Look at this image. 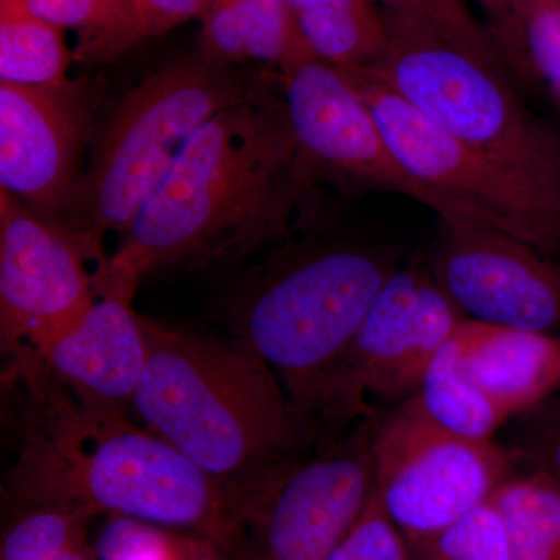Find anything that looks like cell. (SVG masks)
<instances>
[{"instance_id": "obj_1", "label": "cell", "mask_w": 560, "mask_h": 560, "mask_svg": "<svg viewBox=\"0 0 560 560\" xmlns=\"http://www.w3.org/2000/svg\"><path fill=\"white\" fill-rule=\"evenodd\" d=\"M316 183L280 92L217 113L187 140L124 242L94 272L98 294L135 298L167 268L231 267L296 230Z\"/></svg>"}, {"instance_id": "obj_2", "label": "cell", "mask_w": 560, "mask_h": 560, "mask_svg": "<svg viewBox=\"0 0 560 560\" xmlns=\"http://www.w3.org/2000/svg\"><path fill=\"white\" fill-rule=\"evenodd\" d=\"M18 382L28 397L7 475L11 511L58 506L131 518L213 541L243 560L241 508L160 434L86 407L44 368Z\"/></svg>"}, {"instance_id": "obj_3", "label": "cell", "mask_w": 560, "mask_h": 560, "mask_svg": "<svg viewBox=\"0 0 560 560\" xmlns=\"http://www.w3.org/2000/svg\"><path fill=\"white\" fill-rule=\"evenodd\" d=\"M149 359L135 408L147 429L183 453L248 518L324 441L259 353L143 318Z\"/></svg>"}, {"instance_id": "obj_4", "label": "cell", "mask_w": 560, "mask_h": 560, "mask_svg": "<svg viewBox=\"0 0 560 560\" xmlns=\"http://www.w3.org/2000/svg\"><path fill=\"white\" fill-rule=\"evenodd\" d=\"M228 298L235 340L270 364L291 399L319 420L346 350L386 280L397 249L320 226L305 213Z\"/></svg>"}, {"instance_id": "obj_5", "label": "cell", "mask_w": 560, "mask_h": 560, "mask_svg": "<svg viewBox=\"0 0 560 560\" xmlns=\"http://www.w3.org/2000/svg\"><path fill=\"white\" fill-rule=\"evenodd\" d=\"M275 81V72L250 73L205 55L150 73L92 140L90 164L61 226L102 265L103 235L130 230L191 135Z\"/></svg>"}, {"instance_id": "obj_6", "label": "cell", "mask_w": 560, "mask_h": 560, "mask_svg": "<svg viewBox=\"0 0 560 560\" xmlns=\"http://www.w3.org/2000/svg\"><path fill=\"white\" fill-rule=\"evenodd\" d=\"M382 11L388 40L364 69L560 213V128L522 102L503 69L425 22Z\"/></svg>"}, {"instance_id": "obj_7", "label": "cell", "mask_w": 560, "mask_h": 560, "mask_svg": "<svg viewBox=\"0 0 560 560\" xmlns=\"http://www.w3.org/2000/svg\"><path fill=\"white\" fill-rule=\"evenodd\" d=\"M340 69V68H338ZM436 219L504 232L560 260V213L482 160L366 69H341Z\"/></svg>"}, {"instance_id": "obj_8", "label": "cell", "mask_w": 560, "mask_h": 560, "mask_svg": "<svg viewBox=\"0 0 560 560\" xmlns=\"http://www.w3.org/2000/svg\"><path fill=\"white\" fill-rule=\"evenodd\" d=\"M374 460L375 492L407 540L430 536L481 506L515 471L499 442L444 429L416 394L378 422Z\"/></svg>"}, {"instance_id": "obj_9", "label": "cell", "mask_w": 560, "mask_h": 560, "mask_svg": "<svg viewBox=\"0 0 560 560\" xmlns=\"http://www.w3.org/2000/svg\"><path fill=\"white\" fill-rule=\"evenodd\" d=\"M467 316L431 275L420 253L378 291L342 357L320 418L324 440L353 420L374 418L368 396L407 399Z\"/></svg>"}, {"instance_id": "obj_10", "label": "cell", "mask_w": 560, "mask_h": 560, "mask_svg": "<svg viewBox=\"0 0 560 560\" xmlns=\"http://www.w3.org/2000/svg\"><path fill=\"white\" fill-rule=\"evenodd\" d=\"M86 250L0 187V341L9 383L39 370L40 355L91 311L97 290Z\"/></svg>"}, {"instance_id": "obj_11", "label": "cell", "mask_w": 560, "mask_h": 560, "mask_svg": "<svg viewBox=\"0 0 560 560\" xmlns=\"http://www.w3.org/2000/svg\"><path fill=\"white\" fill-rule=\"evenodd\" d=\"M378 422L361 420L287 475L245 523L243 560H327L360 517L375 486Z\"/></svg>"}, {"instance_id": "obj_12", "label": "cell", "mask_w": 560, "mask_h": 560, "mask_svg": "<svg viewBox=\"0 0 560 560\" xmlns=\"http://www.w3.org/2000/svg\"><path fill=\"white\" fill-rule=\"evenodd\" d=\"M467 318L560 337V260L504 232L436 219L423 250Z\"/></svg>"}, {"instance_id": "obj_13", "label": "cell", "mask_w": 560, "mask_h": 560, "mask_svg": "<svg viewBox=\"0 0 560 560\" xmlns=\"http://www.w3.org/2000/svg\"><path fill=\"white\" fill-rule=\"evenodd\" d=\"M278 80L291 130L316 184L418 201L371 109L341 69L308 55L278 73Z\"/></svg>"}, {"instance_id": "obj_14", "label": "cell", "mask_w": 560, "mask_h": 560, "mask_svg": "<svg viewBox=\"0 0 560 560\" xmlns=\"http://www.w3.org/2000/svg\"><path fill=\"white\" fill-rule=\"evenodd\" d=\"M91 116L79 84L0 80V184L40 219L61 224L83 178Z\"/></svg>"}, {"instance_id": "obj_15", "label": "cell", "mask_w": 560, "mask_h": 560, "mask_svg": "<svg viewBox=\"0 0 560 560\" xmlns=\"http://www.w3.org/2000/svg\"><path fill=\"white\" fill-rule=\"evenodd\" d=\"M147 359L149 342L131 298L98 294L79 326L44 350L39 364L81 404L125 416Z\"/></svg>"}, {"instance_id": "obj_16", "label": "cell", "mask_w": 560, "mask_h": 560, "mask_svg": "<svg viewBox=\"0 0 560 560\" xmlns=\"http://www.w3.org/2000/svg\"><path fill=\"white\" fill-rule=\"evenodd\" d=\"M466 363L512 419L560 389V337L467 318Z\"/></svg>"}, {"instance_id": "obj_17", "label": "cell", "mask_w": 560, "mask_h": 560, "mask_svg": "<svg viewBox=\"0 0 560 560\" xmlns=\"http://www.w3.org/2000/svg\"><path fill=\"white\" fill-rule=\"evenodd\" d=\"M201 21V55L223 65L253 61L282 73L313 55L289 0H210Z\"/></svg>"}, {"instance_id": "obj_18", "label": "cell", "mask_w": 560, "mask_h": 560, "mask_svg": "<svg viewBox=\"0 0 560 560\" xmlns=\"http://www.w3.org/2000/svg\"><path fill=\"white\" fill-rule=\"evenodd\" d=\"M301 38L319 60L340 69L371 68L388 40L372 0H289Z\"/></svg>"}, {"instance_id": "obj_19", "label": "cell", "mask_w": 560, "mask_h": 560, "mask_svg": "<svg viewBox=\"0 0 560 560\" xmlns=\"http://www.w3.org/2000/svg\"><path fill=\"white\" fill-rule=\"evenodd\" d=\"M466 320L438 350L416 396L444 429L474 440H492L510 418L471 377L466 363Z\"/></svg>"}, {"instance_id": "obj_20", "label": "cell", "mask_w": 560, "mask_h": 560, "mask_svg": "<svg viewBox=\"0 0 560 560\" xmlns=\"http://www.w3.org/2000/svg\"><path fill=\"white\" fill-rule=\"evenodd\" d=\"M70 54L61 28L28 0H0V80L31 86L68 84Z\"/></svg>"}, {"instance_id": "obj_21", "label": "cell", "mask_w": 560, "mask_h": 560, "mask_svg": "<svg viewBox=\"0 0 560 560\" xmlns=\"http://www.w3.org/2000/svg\"><path fill=\"white\" fill-rule=\"evenodd\" d=\"M514 560H560V485L536 474L512 475L495 495Z\"/></svg>"}, {"instance_id": "obj_22", "label": "cell", "mask_w": 560, "mask_h": 560, "mask_svg": "<svg viewBox=\"0 0 560 560\" xmlns=\"http://www.w3.org/2000/svg\"><path fill=\"white\" fill-rule=\"evenodd\" d=\"M94 517L58 506L13 510L0 560H97L88 530Z\"/></svg>"}, {"instance_id": "obj_23", "label": "cell", "mask_w": 560, "mask_h": 560, "mask_svg": "<svg viewBox=\"0 0 560 560\" xmlns=\"http://www.w3.org/2000/svg\"><path fill=\"white\" fill-rule=\"evenodd\" d=\"M32 10L57 27L77 28V58L113 61L124 54L132 0H28Z\"/></svg>"}, {"instance_id": "obj_24", "label": "cell", "mask_w": 560, "mask_h": 560, "mask_svg": "<svg viewBox=\"0 0 560 560\" xmlns=\"http://www.w3.org/2000/svg\"><path fill=\"white\" fill-rule=\"evenodd\" d=\"M407 541L412 560H514L503 515L492 499L445 528Z\"/></svg>"}, {"instance_id": "obj_25", "label": "cell", "mask_w": 560, "mask_h": 560, "mask_svg": "<svg viewBox=\"0 0 560 560\" xmlns=\"http://www.w3.org/2000/svg\"><path fill=\"white\" fill-rule=\"evenodd\" d=\"M522 61L515 80L537 88L560 113V2L515 0Z\"/></svg>"}, {"instance_id": "obj_26", "label": "cell", "mask_w": 560, "mask_h": 560, "mask_svg": "<svg viewBox=\"0 0 560 560\" xmlns=\"http://www.w3.org/2000/svg\"><path fill=\"white\" fill-rule=\"evenodd\" d=\"M504 444L514 470L536 474L560 485V389L508 420Z\"/></svg>"}, {"instance_id": "obj_27", "label": "cell", "mask_w": 560, "mask_h": 560, "mask_svg": "<svg viewBox=\"0 0 560 560\" xmlns=\"http://www.w3.org/2000/svg\"><path fill=\"white\" fill-rule=\"evenodd\" d=\"M372 2L390 13L425 22L453 43L478 55L481 60L510 73L488 28L475 20L464 0H372Z\"/></svg>"}, {"instance_id": "obj_28", "label": "cell", "mask_w": 560, "mask_h": 560, "mask_svg": "<svg viewBox=\"0 0 560 560\" xmlns=\"http://www.w3.org/2000/svg\"><path fill=\"white\" fill-rule=\"evenodd\" d=\"M327 560H412L407 539L375 489L360 517Z\"/></svg>"}, {"instance_id": "obj_29", "label": "cell", "mask_w": 560, "mask_h": 560, "mask_svg": "<svg viewBox=\"0 0 560 560\" xmlns=\"http://www.w3.org/2000/svg\"><path fill=\"white\" fill-rule=\"evenodd\" d=\"M94 550L97 560H180V533L110 517Z\"/></svg>"}, {"instance_id": "obj_30", "label": "cell", "mask_w": 560, "mask_h": 560, "mask_svg": "<svg viewBox=\"0 0 560 560\" xmlns=\"http://www.w3.org/2000/svg\"><path fill=\"white\" fill-rule=\"evenodd\" d=\"M210 0H132L130 24L124 38V51L139 43L156 38L184 22L200 18Z\"/></svg>"}, {"instance_id": "obj_31", "label": "cell", "mask_w": 560, "mask_h": 560, "mask_svg": "<svg viewBox=\"0 0 560 560\" xmlns=\"http://www.w3.org/2000/svg\"><path fill=\"white\" fill-rule=\"evenodd\" d=\"M485 10L488 28L512 79L522 60V36L515 18V0H475Z\"/></svg>"}, {"instance_id": "obj_32", "label": "cell", "mask_w": 560, "mask_h": 560, "mask_svg": "<svg viewBox=\"0 0 560 560\" xmlns=\"http://www.w3.org/2000/svg\"><path fill=\"white\" fill-rule=\"evenodd\" d=\"M180 560H238L213 541L180 534Z\"/></svg>"}, {"instance_id": "obj_33", "label": "cell", "mask_w": 560, "mask_h": 560, "mask_svg": "<svg viewBox=\"0 0 560 560\" xmlns=\"http://www.w3.org/2000/svg\"><path fill=\"white\" fill-rule=\"evenodd\" d=\"M559 2H560V0H559Z\"/></svg>"}]
</instances>
